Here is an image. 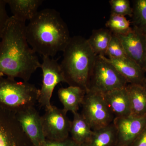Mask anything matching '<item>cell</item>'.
<instances>
[{"label": "cell", "instance_id": "cell-1", "mask_svg": "<svg viewBox=\"0 0 146 146\" xmlns=\"http://www.w3.org/2000/svg\"><path fill=\"white\" fill-rule=\"evenodd\" d=\"M25 22L9 17L0 40V74L28 82L41 63L29 45Z\"/></svg>", "mask_w": 146, "mask_h": 146}, {"label": "cell", "instance_id": "cell-2", "mask_svg": "<svg viewBox=\"0 0 146 146\" xmlns=\"http://www.w3.org/2000/svg\"><path fill=\"white\" fill-rule=\"evenodd\" d=\"M25 34L32 49L42 57H53L63 52L71 37L60 13L51 8L38 11L26 25Z\"/></svg>", "mask_w": 146, "mask_h": 146}, {"label": "cell", "instance_id": "cell-3", "mask_svg": "<svg viewBox=\"0 0 146 146\" xmlns=\"http://www.w3.org/2000/svg\"><path fill=\"white\" fill-rule=\"evenodd\" d=\"M63 52L60 65L65 83L86 92L97 56L91 50L87 39L80 36L71 37Z\"/></svg>", "mask_w": 146, "mask_h": 146}, {"label": "cell", "instance_id": "cell-4", "mask_svg": "<svg viewBox=\"0 0 146 146\" xmlns=\"http://www.w3.org/2000/svg\"><path fill=\"white\" fill-rule=\"evenodd\" d=\"M39 91L28 82L0 77V108L16 113L35 106Z\"/></svg>", "mask_w": 146, "mask_h": 146}, {"label": "cell", "instance_id": "cell-5", "mask_svg": "<svg viewBox=\"0 0 146 146\" xmlns=\"http://www.w3.org/2000/svg\"><path fill=\"white\" fill-rule=\"evenodd\" d=\"M128 84L105 56H97L90 76L88 91L104 94L115 89L125 88Z\"/></svg>", "mask_w": 146, "mask_h": 146}, {"label": "cell", "instance_id": "cell-6", "mask_svg": "<svg viewBox=\"0 0 146 146\" xmlns=\"http://www.w3.org/2000/svg\"><path fill=\"white\" fill-rule=\"evenodd\" d=\"M81 106V114L93 131L113 123L115 116L108 105L103 94L93 91H86Z\"/></svg>", "mask_w": 146, "mask_h": 146}, {"label": "cell", "instance_id": "cell-7", "mask_svg": "<svg viewBox=\"0 0 146 146\" xmlns=\"http://www.w3.org/2000/svg\"><path fill=\"white\" fill-rule=\"evenodd\" d=\"M42 59L40 68L43 78L37 102L41 107L46 110L52 106L50 100L56 86L61 82L65 83V81L58 59L43 56Z\"/></svg>", "mask_w": 146, "mask_h": 146}, {"label": "cell", "instance_id": "cell-8", "mask_svg": "<svg viewBox=\"0 0 146 146\" xmlns=\"http://www.w3.org/2000/svg\"><path fill=\"white\" fill-rule=\"evenodd\" d=\"M0 146H34L16 113L0 108Z\"/></svg>", "mask_w": 146, "mask_h": 146}, {"label": "cell", "instance_id": "cell-9", "mask_svg": "<svg viewBox=\"0 0 146 146\" xmlns=\"http://www.w3.org/2000/svg\"><path fill=\"white\" fill-rule=\"evenodd\" d=\"M42 127L46 139L60 141L69 137L71 121L63 109L52 106L42 116Z\"/></svg>", "mask_w": 146, "mask_h": 146}, {"label": "cell", "instance_id": "cell-10", "mask_svg": "<svg viewBox=\"0 0 146 146\" xmlns=\"http://www.w3.org/2000/svg\"><path fill=\"white\" fill-rule=\"evenodd\" d=\"M113 123L117 132L116 146H129L146 127V116L115 117Z\"/></svg>", "mask_w": 146, "mask_h": 146}, {"label": "cell", "instance_id": "cell-11", "mask_svg": "<svg viewBox=\"0 0 146 146\" xmlns=\"http://www.w3.org/2000/svg\"><path fill=\"white\" fill-rule=\"evenodd\" d=\"M115 35L121 42L128 57L144 70L146 54L145 33L133 26L130 31L125 34Z\"/></svg>", "mask_w": 146, "mask_h": 146}, {"label": "cell", "instance_id": "cell-12", "mask_svg": "<svg viewBox=\"0 0 146 146\" xmlns=\"http://www.w3.org/2000/svg\"><path fill=\"white\" fill-rule=\"evenodd\" d=\"M16 116L33 145L42 146L46 138L43 131L42 116L34 106L17 112Z\"/></svg>", "mask_w": 146, "mask_h": 146}, {"label": "cell", "instance_id": "cell-13", "mask_svg": "<svg viewBox=\"0 0 146 146\" xmlns=\"http://www.w3.org/2000/svg\"><path fill=\"white\" fill-rule=\"evenodd\" d=\"M105 58L117 70L128 83L144 86L146 73L141 66L129 57L124 58Z\"/></svg>", "mask_w": 146, "mask_h": 146}, {"label": "cell", "instance_id": "cell-14", "mask_svg": "<svg viewBox=\"0 0 146 146\" xmlns=\"http://www.w3.org/2000/svg\"><path fill=\"white\" fill-rule=\"evenodd\" d=\"M103 95L115 117L130 116V103L126 87L112 90Z\"/></svg>", "mask_w": 146, "mask_h": 146}, {"label": "cell", "instance_id": "cell-15", "mask_svg": "<svg viewBox=\"0 0 146 146\" xmlns=\"http://www.w3.org/2000/svg\"><path fill=\"white\" fill-rule=\"evenodd\" d=\"M10 7L12 16L23 22L30 21L38 12L42 0H5Z\"/></svg>", "mask_w": 146, "mask_h": 146}, {"label": "cell", "instance_id": "cell-16", "mask_svg": "<svg viewBox=\"0 0 146 146\" xmlns=\"http://www.w3.org/2000/svg\"><path fill=\"white\" fill-rule=\"evenodd\" d=\"M86 91L77 86H69L61 87L58 89V95L59 100L63 106V110L66 113L78 112L82 104Z\"/></svg>", "mask_w": 146, "mask_h": 146}, {"label": "cell", "instance_id": "cell-17", "mask_svg": "<svg viewBox=\"0 0 146 146\" xmlns=\"http://www.w3.org/2000/svg\"><path fill=\"white\" fill-rule=\"evenodd\" d=\"M130 103L131 116H146V88L143 85L128 84L126 87Z\"/></svg>", "mask_w": 146, "mask_h": 146}, {"label": "cell", "instance_id": "cell-18", "mask_svg": "<svg viewBox=\"0 0 146 146\" xmlns=\"http://www.w3.org/2000/svg\"><path fill=\"white\" fill-rule=\"evenodd\" d=\"M73 115L70 130L71 138L79 144L85 145L91 138L93 130L81 113L76 112Z\"/></svg>", "mask_w": 146, "mask_h": 146}, {"label": "cell", "instance_id": "cell-19", "mask_svg": "<svg viewBox=\"0 0 146 146\" xmlns=\"http://www.w3.org/2000/svg\"><path fill=\"white\" fill-rule=\"evenodd\" d=\"M112 35V32L107 28L93 31L87 40L91 50L96 55L105 56Z\"/></svg>", "mask_w": 146, "mask_h": 146}, {"label": "cell", "instance_id": "cell-20", "mask_svg": "<svg viewBox=\"0 0 146 146\" xmlns=\"http://www.w3.org/2000/svg\"><path fill=\"white\" fill-rule=\"evenodd\" d=\"M117 132L113 123L107 126L93 131L90 140L84 146H116Z\"/></svg>", "mask_w": 146, "mask_h": 146}, {"label": "cell", "instance_id": "cell-21", "mask_svg": "<svg viewBox=\"0 0 146 146\" xmlns=\"http://www.w3.org/2000/svg\"><path fill=\"white\" fill-rule=\"evenodd\" d=\"M133 3V26L146 34V0H135Z\"/></svg>", "mask_w": 146, "mask_h": 146}, {"label": "cell", "instance_id": "cell-22", "mask_svg": "<svg viewBox=\"0 0 146 146\" xmlns=\"http://www.w3.org/2000/svg\"><path fill=\"white\" fill-rule=\"evenodd\" d=\"M106 26L112 33L117 35L125 34L132 29L130 22L125 17L114 14H110Z\"/></svg>", "mask_w": 146, "mask_h": 146}, {"label": "cell", "instance_id": "cell-23", "mask_svg": "<svg viewBox=\"0 0 146 146\" xmlns=\"http://www.w3.org/2000/svg\"><path fill=\"white\" fill-rule=\"evenodd\" d=\"M109 58H124L128 57L119 37L112 33L106 55Z\"/></svg>", "mask_w": 146, "mask_h": 146}, {"label": "cell", "instance_id": "cell-24", "mask_svg": "<svg viewBox=\"0 0 146 146\" xmlns=\"http://www.w3.org/2000/svg\"><path fill=\"white\" fill-rule=\"evenodd\" d=\"M109 3L111 14L132 17L133 9L128 0H110Z\"/></svg>", "mask_w": 146, "mask_h": 146}, {"label": "cell", "instance_id": "cell-25", "mask_svg": "<svg viewBox=\"0 0 146 146\" xmlns=\"http://www.w3.org/2000/svg\"><path fill=\"white\" fill-rule=\"evenodd\" d=\"M42 146H84L76 143L71 137L60 141H50L46 139Z\"/></svg>", "mask_w": 146, "mask_h": 146}, {"label": "cell", "instance_id": "cell-26", "mask_svg": "<svg viewBox=\"0 0 146 146\" xmlns=\"http://www.w3.org/2000/svg\"><path fill=\"white\" fill-rule=\"evenodd\" d=\"M5 0H0V40L7 22L9 18L6 10Z\"/></svg>", "mask_w": 146, "mask_h": 146}, {"label": "cell", "instance_id": "cell-27", "mask_svg": "<svg viewBox=\"0 0 146 146\" xmlns=\"http://www.w3.org/2000/svg\"><path fill=\"white\" fill-rule=\"evenodd\" d=\"M129 146H146V127Z\"/></svg>", "mask_w": 146, "mask_h": 146}, {"label": "cell", "instance_id": "cell-28", "mask_svg": "<svg viewBox=\"0 0 146 146\" xmlns=\"http://www.w3.org/2000/svg\"><path fill=\"white\" fill-rule=\"evenodd\" d=\"M145 35H146V33H145ZM144 70H145V72L146 74V54L145 58V65H144Z\"/></svg>", "mask_w": 146, "mask_h": 146}, {"label": "cell", "instance_id": "cell-29", "mask_svg": "<svg viewBox=\"0 0 146 146\" xmlns=\"http://www.w3.org/2000/svg\"><path fill=\"white\" fill-rule=\"evenodd\" d=\"M144 86H145L146 88V76L145 79V82H144Z\"/></svg>", "mask_w": 146, "mask_h": 146}, {"label": "cell", "instance_id": "cell-30", "mask_svg": "<svg viewBox=\"0 0 146 146\" xmlns=\"http://www.w3.org/2000/svg\"><path fill=\"white\" fill-rule=\"evenodd\" d=\"M1 76H4L2 74H0V77H1Z\"/></svg>", "mask_w": 146, "mask_h": 146}]
</instances>
